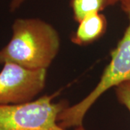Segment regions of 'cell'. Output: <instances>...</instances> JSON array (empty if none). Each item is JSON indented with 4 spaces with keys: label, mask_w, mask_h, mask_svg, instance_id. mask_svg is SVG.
<instances>
[{
    "label": "cell",
    "mask_w": 130,
    "mask_h": 130,
    "mask_svg": "<svg viewBox=\"0 0 130 130\" xmlns=\"http://www.w3.org/2000/svg\"><path fill=\"white\" fill-rule=\"evenodd\" d=\"M129 23L123 36L111 53V61L98 83L88 95L77 103L69 106L59 116V125L66 129L83 126L86 113L97 100L109 89L130 79V7L123 9Z\"/></svg>",
    "instance_id": "cell-2"
},
{
    "label": "cell",
    "mask_w": 130,
    "mask_h": 130,
    "mask_svg": "<svg viewBox=\"0 0 130 130\" xmlns=\"http://www.w3.org/2000/svg\"><path fill=\"white\" fill-rule=\"evenodd\" d=\"M107 7L111 6L116 4H119L121 6L122 9L130 7V0H106Z\"/></svg>",
    "instance_id": "cell-9"
},
{
    "label": "cell",
    "mask_w": 130,
    "mask_h": 130,
    "mask_svg": "<svg viewBox=\"0 0 130 130\" xmlns=\"http://www.w3.org/2000/svg\"><path fill=\"white\" fill-rule=\"evenodd\" d=\"M106 28L107 20L103 14L101 12L90 14L79 22L72 41L79 46L92 43L104 35Z\"/></svg>",
    "instance_id": "cell-5"
},
{
    "label": "cell",
    "mask_w": 130,
    "mask_h": 130,
    "mask_svg": "<svg viewBox=\"0 0 130 130\" xmlns=\"http://www.w3.org/2000/svg\"><path fill=\"white\" fill-rule=\"evenodd\" d=\"M28 0H10L9 5V11L11 12H14L18 10L24 3Z\"/></svg>",
    "instance_id": "cell-8"
},
{
    "label": "cell",
    "mask_w": 130,
    "mask_h": 130,
    "mask_svg": "<svg viewBox=\"0 0 130 130\" xmlns=\"http://www.w3.org/2000/svg\"><path fill=\"white\" fill-rule=\"evenodd\" d=\"M74 19L79 23L85 18L101 12L107 7L106 0H71Z\"/></svg>",
    "instance_id": "cell-6"
},
{
    "label": "cell",
    "mask_w": 130,
    "mask_h": 130,
    "mask_svg": "<svg viewBox=\"0 0 130 130\" xmlns=\"http://www.w3.org/2000/svg\"><path fill=\"white\" fill-rule=\"evenodd\" d=\"M46 70H29L12 63L3 64L0 72V106L34 100L45 88Z\"/></svg>",
    "instance_id": "cell-4"
},
{
    "label": "cell",
    "mask_w": 130,
    "mask_h": 130,
    "mask_svg": "<svg viewBox=\"0 0 130 130\" xmlns=\"http://www.w3.org/2000/svg\"><path fill=\"white\" fill-rule=\"evenodd\" d=\"M55 95H43L20 104L0 106V130H69L62 128L59 116L70 106L62 100L54 102ZM72 130H86L83 126Z\"/></svg>",
    "instance_id": "cell-3"
},
{
    "label": "cell",
    "mask_w": 130,
    "mask_h": 130,
    "mask_svg": "<svg viewBox=\"0 0 130 130\" xmlns=\"http://www.w3.org/2000/svg\"><path fill=\"white\" fill-rule=\"evenodd\" d=\"M59 32L40 18H20L12 25L9 41L0 49V64L12 63L29 70H46L60 48Z\"/></svg>",
    "instance_id": "cell-1"
},
{
    "label": "cell",
    "mask_w": 130,
    "mask_h": 130,
    "mask_svg": "<svg viewBox=\"0 0 130 130\" xmlns=\"http://www.w3.org/2000/svg\"><path fill=\"white\" fill-rule=\"evenodd\" d=\"M115 93L118 101L125 106L130 113V79L116 86Z\"/></svg>",
    "instance_id": "cell-7"
}]
</instances>
